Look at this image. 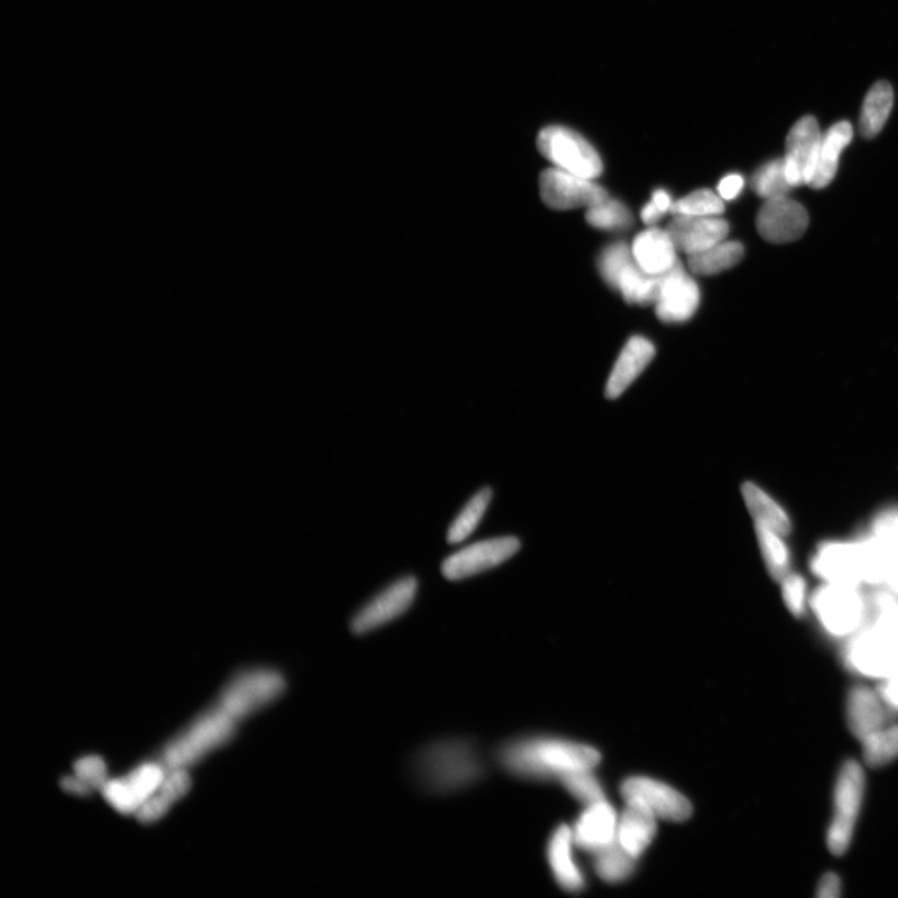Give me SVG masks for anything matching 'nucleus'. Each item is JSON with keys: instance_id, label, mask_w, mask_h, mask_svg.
<instances>
[{"instance_id": "nucleus-1", "label": "nucleus", "mask_w": 898, "mask_h": 898, "mask_svg": "<svg viewBox=\"0 0 898 898\" xmlns=\"http://www.w3.org/2000/svg\"><path fill=\"white\" fill-rule=\"evenodd\" d=\"M407 768L415 788L431 796L475 788L488 773L483 749L476 740L462 736L434 740L417 749Z\"/></svg>"}, {"instance_id": "nucleus-2", "label": "nucleus", "mask_w": 898, "mask_h": 898, "mask_svg": "<svg viewBox=\"0 0 898 898\" xmlns=\"http://www.w3.org/2000/svg\"><path fill=\"white\" fill-rule=\"evenodd\" d=\"M495 758L508 774L542 781L595 768L601 756L595 747L569 740L528 736L509 740L496 750Z\"/></svg>"}, {"instance_id": "nucleus-3", "label": "nucleus", "mask_w": 898, "mask_h": 898, "mask_svg": "<svg viewBox=\"0 0 898 898\" xmlns=\"http://www.w3.org/2000/svg\"><path fill=\"white\" fill-rule=\"evenodd\" d=\"M845 662L863 677L898 679V605L894 599L878 598L874 623L849 643Z\"/></svg>"}, {"instance_id": "nucleus-4", "label": "nucleus", "mask_w": 898, "mask_h": 898, "mask_svg": "<svg viewBox=\"0 0 898 898\" xmlns=\"http://www.w3.org/2000/svg\"><path fill=\"white\" fill-rule=\"evenodd\" d=\"M866 776L855 761L840 768L833 792L832 820L828 831V847L836 856L844 855L854 839L856 823L865 798Z\"/></svg>"}, {"instance_id": "nucleus-5", "label": "nucleus", "mask_w": 898, "mask_h": 898, "mask_svg": "<svg viewBox=\"0 0 898 898\" xmlns=\"http://www.w3.org/2000/svg\"><path fill=\"white\" fill-rule=\"evenodd\" d=\"M536 145L557 169L590 180L603 173V163L595 147L572 129L559 125L544 128L536 138Z\"/></svg>"}, {"instance_id": "nucleus-6", "label": "nucleus", "mask_w": 898, "mask_h": 898, "mask_svg": "<svg viewBox=\"0 0 898 898\" xmlns=\"http://www.w3.org/2000/svg\"><path fill=\"white\" fill-rule=\"evenodd\" d=\"M235 721L236 719L222 707L201 718L187 734L176 740L166 750L163 761L166 767L165 773L166 770H178V768L198 761L210 749L225 742L233 734Z\"/></svg>"}, {"instance_id": "nucleus-7", "label": "nucleus", "mask_w": 898, "mask_h": 898, "mask_svg": "<svg viewBox=\"0 0 898 898\" xmlns=\"http://www.w3.org/2000/svg\"><path fill=\"white\" fill-rule=\"evenodd\" d=\"M287 688L280 672L256 669L239 675L222 697L220 707L236 720L260 710L279 699Z\"/></svg>"}, {"instance_id": "nucleus-8", "label": "nucleus", "mask_w": 898, "mask_h": 898, "mask_svg": "<svg viewBox=\"0 0 898 898\" xmlns=\"http://www.w3.org/2000/svg\"><path fill=\"white\" fill-rule=\"evenodd\" d=\"M520 548L515 536L478 542L450 555L442 564V573L448 580L474 577L512 558Z\"/></svg>"}, {"instance_id": "nucleus-9", "label": "nucleus", "mask_w": 898, "mask_h": 898, "mask_svg": "<svg viewBox=\"0 0 898 898\" xmlns=\"http://www.w3.org/2000/svg\"><path fill=\"white\" fill-rule=\"evenodd\" d=\"M540 189L545 206L554 210L588 209L608 198L607 190L595 181L557 168L542 173Z\"/></svg>"}, {"instance_id": "nucleus-10", "label": "nucleus", "mask_w": 898, "mask_h": 898, "mask_svg": "<svg viewBox=\"0 0 898 898\" xmlns=\"http://www.w3.org/2000/svg\"><path fill=\"white\" fill-rule=\"evenodd\" d=\"M417 588L419 583L414 577L396 580L358 610L352 619L351 631L364 635L400 618L412 606Z\"/></svg>"}, {"instance_id": "nucleus-11", "label": "nucleus", "mask_w": 898, "mask_h": 898, "mask_svg": "<svg viewBox=\"0 0 898 898\" xmlns=\"http://www.w3.org/2000/svg\"><path fill=\"white\" fill-rule=\"evenodd\" d=\"M812 607L827 631L836 636L855 633L865 613L856 590L845 585L821 589L813 597Z\"/></svg>"}, {"instance_id": "nucleus-12", "label": "nucleus", "mask_w": 898, "mask_h": 898, "mask_svg": "<svg viewBox=\"0 0 898 898\" xmlns=\"http://www.w3.org/2000/svg\"><path fill=\"white\" fill-rule=\"evenodd\" d=\"M822 134L818 120L805 117L786 137L785 171L792 188L810 185L817 171Z\"/></svg>"}, {"instance_id": "nucleus-13", "label": "nucleus", "mask_w": 898, "mask_h": 898, "mask_svg": "<svg viewBox=\"0 0 898 898\" xmlns=\"http://www.w3.org/2000/svg\"><path fill=\"white\" fill-rule=\"evenodd\" d=\"M624 800H638L657 819L681 822L692 813L690 801L668 784L646 776L628 777L620 786Z\"/></svg>"}, {"instance_id": "nucleus-14", "label": "nucleus", "mask_w": 898, "mask_h": 898, "mask_svg": "<svg viewBox=\"0 0 898 898\" xmlns=\"http://www.w3.org/2000/svg\"><path fill=\"white\" fill-rule=\"evenodd\" d=\"M699 303V286L680 262L663 274L659 295L654 303L657 319L665 323L688 321L697 312Z\"/></svg>"}, {"instance_id": "nucleus-15", "label": "nucleus", "mask_w": 898, "mask_h": 898, "mask_svg": "<svg viewBox=\"0 0 898 898\" xmlns=\"http://www.w3.org/2000/svg\"><path fill=\"white\" fill-rule=\"evenodd\" d=\"M809 225L807 209L788 197L766 200L756 218V228L766 242L786 244L799 240Z\"/></svg>"}, {"instance_id": "nucleus-16", "label": "nucleus", "mask_w": 898, "mask_h": 898, "mask_svg": "<svg viewBox=\"0 0 898 898\" xmlns=\"http://www.w3.org/2000/svg\"><path fill=\"white\" fill-rule=\"evenodd\" d=\"M666 231L678 252L691 256L724 242L729 224L719 217H674Z\"/></svg>"}, {"instance_id": "nucleus-17", "label": "nucleus", "mask_w": 898, "mask_h": 898, "mask_svg": "<svg viewBox=\"0 0 898 898\" xmlns=\"http://www.w3.org/2000/svg\"><path fill=\"white\" fill-rule=\"evenodd\" d=\"M165 770L159 765L137 768L126 779L108 781L103 788L107 800L120 812L136 811L157 790L165 779Z\"/></svg>"}, {"instance_id": "nucleus-18", "label": "nucleus", "mask_w": 898, "mask_h": 898, "mask_svg": "<svg viewBox=\"0 0 898 898\" xmlns=\"http://www.w3.org/2000/svg\"><path fill=\"white\" fill-rule=\"evenodd\" d=\"M618 813L607 800L589 805L574 825L573 838L576 846L597 853L617 840Z\"/></svg>"}, {"instance_id": "nucleus-19", "label": "nucleus", "mask_w": 898, "mask_h": 898, "mask_svg": "<svg viewBox=\"0 0 898 898\" xmlns=\"http://www.w3.org/2000/svg\"><path fill=\"white\" fill-rule=\"evenodd\" d=\"M655 814L638 800H625L618 820L617 841L633 857L641 858L656 836Z\"/></svg>"}, {"instance_id": "nucleus-20", "label": "nucleus", "mask_w": 898, "mask_h": 898, "mask_svg": "<svg viewBox=\"0 0 898 898\" xmlns=\"http://www.w3.org/2000/svg\"><path fill=\"white\" fill-rule=\"evenodd\" d=\"M573 830L567 825H559L552 833L547 847V858L555 882L568 893L585 890L586 877L574 857Z\"/></svg>"}, {"instance_id": "nucleus-21", "label": "nucleus", "mask_w": 898, "mask_h": 898, "mask_svg": "<svg viewBox=\"0 0 898 898\" xmlns=\"http://www.w3.org/2000/svg\"><path fill=\"white\" fill-rule=\"evenodd\" d=\"M655 356V347L650 340L634 336L627 342L610 374L606 395L610 400L622 396L635 379L642 375Z\"/></svg>"}, {"instance_id": "nucleus-22", "label": "nucleus", "mask_w": 898, "mask_h": 898, "mask_svg": "<svg viewBox=\"0 0 898 898\" xmlns=\"http://www.w3.org/2000/svg\"><path fill=\"white\" fill-rule=\"evenodd\" d=\"M677 252L668 231L656 228L647 229L639 234L632 246L638 266L653 275L668 273L677 265L679 262Z\"/></svg>"}, {"instance_id": "nucleus-23", "label": "nucleus", "mask_w": 898, "mask_h": 898, "mask_svg": "<svg viewBox=\"0 0 898 898\" xmlns=\"http://www.w3.org/2000/svg\"><path fill=\"white\" fill-rule=\"evenodd\" d=\"M886 703L878 691L855 687L847 698V723L851 733L863 740L887 724Z\"/></svg>"}, {"instance_id": "nucleus-24", "label": "nucleus", "mask_w": 898, "mask_h": 898, "mask_svg": "<svg viewBox=\"0 0 898 898\" xmlns=\"http://www.w3.org/2000/svg\"><path fill=\"white\" fill-rule=\"evenodd\" d=\"M813 567L835 585L854 586L864 579L861 545H828L820 552Z\"/></svg>"}, {"instance_id": "nucleus-25", "label": "nucleus", "mask_w": 898, "mask_h": 898, "mask_svg": "<svg viewBox=\"0 0 898 898\" xmlns=\"http://www.w3.org/2000/svg\"><path fill=\"white\" fill-rule=\"evenodd\" d=\"M854 129L849 122H840L822 135L819 147L817 171L810 187L813 189L827 188L835 178L841 153L853 142Z\"/></svg>"}, {"instance_id": "nucleus-26", "label": "nucleus", "mask_w": 898, "mask_h": 898, "mask_svg": "<svg viewBox=\"0 0 898 898\" xmlns=\"http://www.w3.org/2000/svg\"><path fill=\"white\" fill-rule=\"evenodd\" d=\"M742 492L749 512L754 517L756 524H762L781 536L790 534L791 523L788 514L762 488L746 483L742 487Z\"/></svg>"}, {"instance_id": "nucleus-27", "label": "nucleus", "mask_w": 898, "mask_h": 898, "mask_svg": "<svg viewBox=\"0 0 898 898\" xmlns=\"http://www.w3.org/2000/svg\"><path fill=\"white\" fill-rule=\"evenodd\" d=\"M662 279L663 274L653 275L646 273L634 260L620 274L616 290L623 295L628 303L647 307V304L655 303L657 295H659Z\"/></svg>"}, {"instance_id": "nucleus-28", "label": "nucleus", "mask_w": 898, "mask_h": 898, "mask_svg": "<svg viewBox=\"0 0 898 898\" xmlns=\"http://www.w3.org/2000/svg\"><path fill=\"white\" fill-rule=\"evenodd\" d=\"M894 107V89L887 81H877L868 90L860 117V131L867 138L883 131Z\"/></svg>"}, {"instance_id": "nucleus-29", "label": "nucleus", "mask_w": 898, "mask_h": 898, "mask_svg": "<svg viewBox=\"0 0 898 898\" xmlns=\"http://www.w3.org/2000/svg\"><path fill=\"white\" fill-rule=\"evenodd\" d=\"M744 246L738 242H721L703 252L689 257V267L694 274L712 276L736 266L744 257Z\"/></svg>"}, {"instance_id": "nucleus-30", "label": "nucleus", "mask_w": 898, "mask_h": 898, "mask_svg": "<svg viewBox=\"0 0 898 898\" xmlns=\"http://www.w3.org/2000/svg\"><path fill=\"white\" fill-rule=\"evenodd\" d=\"M592 855L596 873L606 883H623L635 872L638 860L620 846L617 840Z\"/></svg>"}, {"instance_id": "nucleus-31", "label": "nucleus", "mask_w": 898, "mask_h": 898, "mask_svg": "<svg viewBox=\"0 0 898 898\" xmlns=\"http://www.w3.org/2000/svg\"><path fill=\"white\" fill-rule=\"evenodd\" d=\"M864 761L872 767H883L898 758V724H886L861 740Z\"/></svg>"}, {"instance_id": "nucleus-32", "label": "nucleus", "mask_w": 898, "mask_h": 898, "mask_svg": "<svg viewBox=\"0 0 898 898\" xmlns=\"http://www.w3.org/2000/svg\"><path fill=\"white\" fill-rule=\"evenodd\" d=\"M490 499H492V489L490 488L480 489L469 499L450 526L447 534L450 544L461 543L475 532L487 511Z\"/></svg>"}, {"instance_id": "nucleus-33", "label": "nucleus", "mask_w": 898, "mask_h": 898, "mask_svg": "<svg viewBox=\"0 0 898 898\" xmlns=\"http://www.w3.org/2000/svg\"><path fill=\"white\" fill-rule=\"evenodd\" d=\"M586 220L590 226L606 231L627 230L634 221L631 210L623 202L609 197L588 208Z\"/></svg>"}, {"instance_id": "nucleus-34", "label": "nucleus", "mask_w": 898, "mask_h": 898, "mask_svg": "<svg viewBox=\"0 0 898 898\" xmlns=\"http://www.w3.org/2000/svg\"><path fill=\"white\" fill-rule=\"evenodd\" d=\"M752 188L765 200L788 197L792 187L786 176L784 159L763 165L753 176Z\"/></svg>"}, {"instance_id": "nucleus-35", "label": "nucleus", "mask_w": 898, "mask_h": 898, "mask_svg": "<svg viewBox=\"0 0 898 898\" xmlns=\"http://www.w3.org/2000/svg\"><path fill=\"white\" fill-rule=\"evenodd\" d=\"M756 534L768 573L775 580H783L788 576L789 553L781 535L762 524H756Z\"/></svg>"}, {"instance_id": "nucleus-36", "label": "nucleus", "mask_w": 898, "mask_h": 898, "mask_svg": "<svg viewBox=\"0 0 898 898\" xmlns=\"http://www.w3.org/2000/svg\"><path fill=\"white\" fill-rule=\"evenodd\" d=\"M724 209L723 199L716 192L697 190L674 201L670 212L674 217H720Z\"/></svg>"}, {"instance_id": "nucleus-37", "label": "nucleus", "mask_w": 898, "mask_h": 898, "mask_svg": "<svg viewBox=\"0 0 898 898\" xmlns=\"http://www.w3.org/2000/svg\"><path fill=\"white\" fill-rule=\"evenodd\" d=\"M592 770H595V768L572 772L563 775L559 779L564 789H566L574 799L587 805V807L606 800L603 785H601L598 777L592 774Z\"/></svg>"}, {"instance_id": "nucleus-38", "label": "nucleus", "mask_w": 898, "mask_h": 898, "mask_svg": "<svg viewBox=\"0 0 898 898\" xmlns=\"http://www.w3.org/2000/svg\"><path fill=\"white\" fill-rule=\"evenodd\" d=\"M634 263L632 248L624 243H617L608 246L599 256L598 267L603 280L613 289H617L620 274L624 268Z\"/></svg>"}, {"instance_id": "nucleus-39", "label": "nucleus", "mask_w": 898, "mask_h": 898, "mask_svg": "<svg viewBox=\"0 0 898 898\" xmlns=\"http://www.w3.org/2000/svg\"><path fill=\"white\" fill-rule=\"evenodd\" d=\"M76 776L86 783L90 789H103L107 781V767L103 761L97 756L80 758L74 766Z\"/></svg>"}, {"instance_id": "nucleus-40", "label": "nucleus", "mask_w": 898, "mask_h": 898, "mask_svg": "<svg viewBox=\"0 0 898 898\" xmlns=\"http://www.w3.org/2000/svg\"><path fill=\"white\" fill-rule=\"evenodd\" d=\"M805 592L807 585L798 574H791L783 579V596L786 607L795 617H800L805 610Z\"/></svg>"}, {"instance_id": "nucleus-41", "label": "nucleus", "mask_w": 898, "mask_h": 898, "mask_svg": "<svg viewBox=\"0 0 898 898\" xmlns=\"http://www.w3.org/2000/svg\"><path fill=\"white\" fill-rule=\"evenodd\" d=\"M189 789L190 776L187 772L178 768V770H174L168 777H165L160 786V794L173 803L181 799Z\"/></svg>"}, {"instance_id": "nucleus-42", "label": "nucleus", "mask_w": 898, "mask_h": 898, "mask_svg": "<svg viewBox=\"0 0 898 898\" xmlns=\"http://www.w3.org/2000/svg\"><path fill=\"white\" fill-rule=\"evenodd\" d=\"M170 805L171 802L162 794L153 796L136 810V817L145 823L154 822L168 812Z\"/></svg>"}, {"instance_id": "nucleus-43", "label": "nucleus", "mask_w": 898, "mask_h": 898, "mask_svg": "<svg viewBox=\"0 0 898 898\" xmlns=\"http://www.w3.org/2000/svg\"><path fill=\"white\" fill-rule=\"evenodd\" d=\"M744 178L739 174H730L720 181L718 192L723 200H734L740 196L744 189Z\"/></svg>"}, {"instance_id": "nucleus-44", "label": "nucleus", "mask_w": 898, "mask_h": 898, "mask_svg": "<svg viewBox=\"0 0 898 898\" xmlns=\"http://www.w3.org/2000/svg\"><path fill=\"white\" fill-rule=\"evenodd\" d=\"M842 891L841 878L836 874H827L818 886V897L838 898Z\"/></svg>"}, {"instance_id": "nucleus-45", "label": "nucleus", "mask_w": 898, "mask_h": 898, "mask_svg": "<svg viewBox=\"0 0 898 898\" xmlns=\"http://www.w3.org/2000/svg\"><path fill=\"white\" fill-rule=\"evenodd\" d=\"M877 691L888 709L898 711V679L883 680Z\"/></svg>"}, {"instance_id": "nucleus-46", "label": "nucleus", "mask_w": 898, "mask_h": 898, "mask_svg": "<svg viewBox=\"0 0 898 898\" xmlns=\"http://www.w3.org/2000/svg\"><path fill=\"white\" fill-rule=\"evenodd\" d=\"M664 212L661 211L659 208L655 206L653 201L647 202L646 206L642 209V220L646 225H655L657 221H659L664 217Z\"/></svg>"}, {"instance_id": "nucleus-47", "label": "nucleus", "mask_w": 898, "mask_h": 898, "mask_svg": "<svg viewBox=\"0 0 898 898\" xmlns=\"http://www.w3.org/2000/svg\"><path fill=\"white\" fill-rule=\"evenodd\" d=\"M62 786L64 790L77 792L80 795H87L91 790L89 786L86 783H82L77 776L66 777V779L62 781Z\"/></svg>"}, {"instance_id": "nucleus-48", "label": "nucleus", "mask_w": 898, "mask_h": 898, "mask_svg": "<svg viewBox=\"0 0 898 898\" xmlns=\"http://www.w3.org/2000/svg\"><path fill=\"white\" fill-rule=\"evenodd\" d=\"M652 201L655 203L657 208L661 209L664 214L669 212L673 206V200L668 192L664 190H656L653 192Z\"/></svg>"}, {"instance_id": "nucleus-49", "label": "nucleus", "mask_w": 898, "mask_h": 898, "mask_svg": "<svg viewBox=\"0 0 898 898\" xmlns=\"http://www.w3.org/2000/svg\"><path fill=\"white\" fill-rule=\"evenodd\" d=\"M887 580L891 583V586L898 592V555H894L893 566L890 573H888Z\"/></svg>"}]
</instances>
